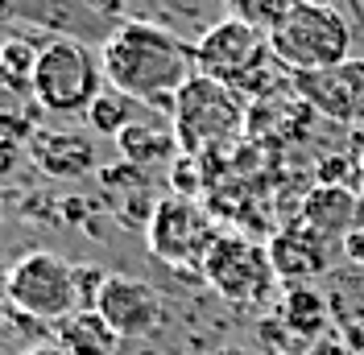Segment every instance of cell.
<instances>
[{
  "label": "cell",
  "mask_w": 364,
  "mask_h": 355,
  "mask_svg": "<svg viewBox=\"0 0 364 355\" xmlns=\"http://www.w3.org/2000/svg\"><path fill=\"white\" fill-rule=\"evenodd\" d=\"M100 62L108 87L133 95L136 104L161 116H174L182 83L195 75V45H186L174 29L158 21L124 17L100 45Z\"/></svg>",
  "instance_id": "6da1fadb"
},
{
  "label": "cell",
  "mask_w": 364,
  "mask_h": 355,
  "mask_svg": "<svg viewBox=\"0 0 364 355\" xmlns=\"http://www.w3.org/2000/svg\"><path fill=\"white\" fill-rule=\"evenodd\" d=\"M108 87L100 50H91L79 38H50L38 50L29 91L38 108L50 116H87L91 99Z\"/></svg>",
  "instance_id": "7a4b0ae2"
},
{
  "label": "cell",
  "mask_w": 364,
  "mask_h": 355,
  "mask_svg": "<svg viewBox=\"0 0 364 355\" xmlns=\"http://www.w3.org/2000/svg\"><path fill=\"white\" fill-rule=\"evenodd\" d=\"M273 62L302 75V70H323L336 67L348 58L352 50V29L340 17V9H323V4H302L294 0V9L286 13V21L269 33Z\"/></svg>",
  "instance_id": "3957f363"
},
{
  "label": "cell",
  "mask_w": 364,
  "mask_h": 355,
  "mask_svg": "<svg viewBox=\"0 0 364 355\" xmlns=\"http://www.w3.org/2000/svg\"><path fill=\"white\" fill-rule=\"evenodd\" d=\"M174 133H178L182 153H207L224 145L245 129V99L240 91L211 79V75H191L174 99Z\"/></svg>",
  "instance_id": "277c9868"
},
{
  "label": "cell",
  "mask_w": 364,
  "mask_h": 355,
  "mask_svg": "<svg viewBox=\"0 0 364 355\" xmlns=\"http://www.w3.org/2000/svg\"><path fill=\"white\" fill-rule=\"evenodd\" d=\"M9 306L38 322H63L70 310H79L75 265L50 248L25 252L17 265H9Z\"/></svg>",
  "instance_id": "5b68a950"
},
{
  "label": "cell",
  "mask_w": 364,
  "mask_h": 355,
  "mask_svg": "<svg viewBox=\"0 0 364 355\" xmlns=\"http://www.w3.org/2000/svg\"><path fill=\"white\" fill-rule=\"evenodd\" d=\"M273 50H269V33L252 29V25L236 21V17H224V21L207 25L195 42V70L199 75H211L228 87H245L252 75L269 67Z\"/></svg>",
  "instance_id": "8992f818"
},
{
  "label": "cell",
  "mask_w": 364,
  "mask_h": 355,
  "mask_svg": "<svg viewBox=\"0 0 364 355\" xmlns=\"http://www.w3.org/2000/svg\"><path fill=\"white\" fill-rule=\"evenodd\" d=\"M203 277L215 285V293H224L228 302H240V306L265 302L277 285V268L269 261V248H257L252 240L228 236V231H220V240L207 252Z\"/></svg>",
  "instance_id": "52a82bcc"
},
{
  "label": "cell",
  "mask_w": 364,
  "mask_h": 355,
  "mask_svg": "<svg viewBox=\"0 0 364 355\" xmlns=\"http://www.w3.org/2000/svg\"><path fill=\"white\" fill-rule=\"evenodd\" d=\"M149 248H154V256L166 261V265H203L211 244L220 240V231H215V223L207 219L203 211L195 207V199H161L154 211H149Z\"/></svg>",
  "instance_id": "ba28073f"
},
{
  "label": "cell",
  "mask_w": 364,
  "mask_h": 355,
  "mask_svg": "<svg viewBox=\"0 0 364 355\" xmlns=\"http://www.w3.org/2000/svg\"><path fill=\"white\" fill-rule=\"evenodd\" d=\"M298 99L340 124H364V58H343L336 67L290 75Z\"/></svg>",
  "instance_id": "9c48e42d"
},
{
  "label": "cell",
  "mask_w": 364,
  "mask_h": 355,
  "mask_svg": "<svg viewBox=\"0 0 364 355\" xmlns=\"http://www.w3.org/2000/svg\"><path fill=\"white\" fill-rule=\"evenodd\" d=\"M95 310L108 318V327L120 339H141V334H149L161 322V297H158V289L149 281H141V277L108 273Z\"/></svg>",
  "instance_id": "30bf717a"
},
{
  "label": "cell",
  "mask_w": 364,
  "mask_h": 355,
  "mask_svg": "<svg viewBox=\"0 0 364 355\" xmlns=\"http://www.w3.org/2000/svg\"><path fill=\"white\" fill-rule=\"evenodd\" d=\"M17 21L42 25L54 38H79V42L104 45L120 21H104L100 13H91L87 0H21L17 4Z\"/></svg>",
  "instance_id": "8fae6325"
},
{
  "label": "cell",
  "mask_w": 364,
  "mask_h": 355,
  "mask_svg": "<svg viewBox=\"0 0 364 355\" xmlns=\"http://www.w3.org/2000/svg\"><path fill=\"white\" fill-rule=\"evenodd\" d=\"M327 244H331V236H323V231H315V227H306L298 219L294 227L277 231L269 240V261L277 268V277L298 285V281H306V277H315V273H323L331 265Z\"/></svg>",
  "instance_id": "7c38bea8"
},
{
  "label": "cell",
  "mask_w": 364,
  "mask_h": 355,
  "mask_svg": "<svg viewBox=\"0 0 364 355\" xmlns=\"http://www.w3.org/2000/svg\"><path fill=\"white\" fill-rule=\"evenodd\" d=\"M116 149H120L124 161H133V165H141V170L182 153L178 133H174V120H161V111H154V108H145V116H136L133 124L116 136Z\"/></svg>",
  "instance_id": "4fadbf2b"
},
{
  "label": "cell",
  "mask_w": 364,
  "mask_h": 355,
  "mask_svg": "<svg viewBox=\"0 0 364 355\" xmlns=\"http://www.w3.org/2000/svg\"><path fill=\"white\" fill-rule=\"evenodd\" d=\"M29 157L46 178H83L95 170V149L87 136L75 133H38L29 136Z\"/></svg>",
  "instance_id": "5bb4252c"
},
{
  "label": "cell",
  "mask_w": 364,
  "mask_h": 355,
  "mask_svg": "<svg viewBox=\"0 0 364 355\" xmlns=\"http://www.w3.org/2000/svg\"><path fill=\"white\" fill-rule=\"evenodd\" d=\"M360 219V195L356 186H315L302 199V223L331 240H343Z\"/></svg>",
  "instance_id": "9a60e30c"
},
{
  "label": "cell",
  "mask_w": 364,
  "mask_h": 355,
  "mask_svg": "<svg viewBox=\"0 0 364 355\" xmlns=\"http://www.w3.org/2000/svg\"><path fill=\"white\" fill-rule=\"evenodd\" d=\"M58 331V347H67L70 355H116L120 334L108 327V318L100 310H70L63 322H54Z\"/></svg>",
  "instance_id": "2e32d148"
},
{
  "label": "cell",
  "mask_w": 364,
  "mask_h": 355,
  "mask_svg": "<svg viewBox=\"0 0 364 355\" xmlns=\"http://www.w3.org/2000/svg\"><path fill=\"white\" fill-rule=\"evenodd\" d=\"M277 318H282L286 331L298 334L302 343H315L318 334H327L331 306H327V297H323L315 285L298 281V285L286 289V297H282V314H277Z\"/></svg>",
  "instance_id": "e0dca14e"
},
{
  "label": "cell",
  "mask_w": 364,
  "mask_h": 355,
  "mask_svg": "<svg viewBox=\"0 0 364 355\" xmlns=\"http://www.w3.org/2000/svg\"><path fill=\"white\" fill-rule=\"evenodd\" d=\"M141 108H145V104H136L133 95H124V91H116V87H104L95 99H91L87 124L100 136H120L136 120V111Z\"/></svg>",
  "instance_id": "ac0fdd59"
},
{
  "label": "cell",
  "mask_w": 364,
  "mask_h": 355,
  "mask_svg": "<svg viewBox=\"0 0 364 355\" xmlns=\"http://www.w3.org/2000/svg\"><path fill=\"white\" fill-rule=\"evenodd\" d=\"M38 50H42V45H33L29 38H9V42H0V83L9 91H29Z\"/></svg>",
  "instance_id": "d6986e66"
},
{
  "label": "cell",
  "mask_w": 364,
  "mask_h": 355,
  "mask_svg": "<svg viewBox=\"0 0 364 355\" xmlns=\"http://www.w3.org/2000/svg\"><path fill=\"white\" fill-rule=\"evenodd\" d=\"M224 9H228V17L252 25L261 33H273L277 25L286 21V13L294 9V0H224Z\"/></svg>",
  "instance_id": "ffe728a7"
},
{
  "label": "cell",
  "mask_w": 364,
  "mask_h": 355,
  "mask_svg": "<svg viewBox=\"0 0 364 355\" xmlns=\"http://www.w3.org/2000/svg\"><path fill=\"white\" fill-rule=\"evenodd\" d=\"M170 186L178 190L182 199H191V195L203 186V161H199L195 153H178L174 165H170Z\"/></svg>",
  "instance_id": "44dd1931"
},
{
  "label": "cell",
  "mask_w": 364,
  "mask_h": 355,
  "mask_svg": "<svg viewBox=\"0 0 364 355\" xmlns=\"http://www.w3.org/2000/svg\"><path fill=\"white\" fill-rule=\"evenodd\" d=\"M104 281H108V273L100 265H75V297H79V310H95Z\"/></svg>",
  "instance_id": "7402d4cb"
},
{
  "label": "cell",
  "mask_w": 364,
  "mask_h": 355,
  "mask_svg": "<svg viewBox=\"0 0 364 355\" xmlns=\"http://www.w3.org/2000/svg\"><path fill=\"white\" fill-rule=\"evenodd\" d=\"M348 174H352V161L348 157H323L318 161V186H348Z\"/></svg>",
  "instance_id": "603a6c76"
},
{
  "label": "cell",
  "mask_w": 364,
  "mask_h": 355,
  "mask_svg": "<svg viewBox=\"0 0 364 355\" xmlns=\"http://www.w3.org/2000/svg\"><path fill=\"white\" fill-rule=\"evenodd\" d=\"M17 165H21V141L0 133V178H13Z\"/></svg>",
  "instance_id": "cb8c5ba5"
},
{
  "label": "cell",
  "mask_w": 364,
  "mask_h": 355,
  "mask_svg": "<svg viewBox=\"0 0 364 355\" xmlns=\"http://www.w3.org/2000/svg\"><path fill=\"white\" fill-rule=\"evenodd\" d=\"M343 343H348V351L352 355H364V314H356V318H343Z\"/></svg>",
  "instance_id": "d4e9b609"
},
{
  "label": "cell",
  "mask_w": 364,
  "mask_h": 355,
  "mask_svg": "<svg viewBox=\"0 0 364 355\" xmlns=\"http://www.w3.org/2000/svg\"><path fill=\"white\" fill-rule=\"evenodd\" d=\"M306 355H352V351H348L343 334H318L315 343L306 347Z\"/></svg>",
  "instance_id": "484cf974"
},
{
  "label": "cell",
  "mask_w": 364,
  "mask_h": 355,
  "mask_svg": "<svg viewBox=\"0 0 364 355\" xmlns=\"http://www.w3.org/2000/svg\"><path fill=\"white\" fill-rule=\"evenodd\" d=\"M340 248H343V256H348L352 265H364V227H352V231L340 240Z\"/></svg>",
  "instance_id": "4316f807"
},
{
  "label": "cell",
  "mask_w": 364,
  "mask_h": 355,
  "mask_svg": "<svg viewBox=\"0 0 364 355\" xmlns=\"http://www.w3.org/2000/svg\"><path fill=\"white\" fill-rule=\"evenodd\" d=\"M91 13H100L104 21H124V9H129V0H87Z\"/></svg>",
  "instance_id": "83f0119b"
},
{
  "label": "cell",
  "mask_w": 364,
  "mask_h": 355,
  "mask_svg": "<svg viewBox=\"0 0 364 355\" xmlns=\"http://www.w3.org/2000/svg\"><path fill=\"white\" fill-rule=\"evenodd\" d=\"M63 215H67V223H79V215H87V202H79V199L63 202Z\"/></svg>",
  "instance_id": "f1b7e54d"
},
{
  "label": "cell",
  "mask_w": 364,
  "mask_h": 355,
  "mask_svg": "<svg viewBox=\"0 0 364 355\" xmlns=\"http://www.w3.org/2000/svg\"><path fill=\"white\" fill-rule=\"evenodd\" d=\"M21 355H70L67 347H58V343H33L29 351H21Z\"/></svg>",
  "instance_id": "f546056e"
},
{
  "label": "cell",
  "mask_w": 364,
  "mask_h": 355,
  "mask_svg": "<svg viewBox=\"0 0 364 355\" xmlns=\"http://www.w3.org/2000/svg\"><path fill=\"white\" fill-rule=\"evenodd\" d=\"M17 4L21 0H0V21H17Z\"/></svg>",
  "instance_id": "4dcf8cb0"
},
{
  "label": "cell",
  "mask_w": 364,
  "mask_h": 355,
  "mask_svg": "<svg viewBox=\"0 0 364 355\" xmlns=\"http://www.w3.org/2000/svg\"><path fill=\"white\" fill-rule=\"evenodd\" d=\"M0 327H13V306L9 302H0Z\"/></svg>",
  "instance_id": "1f68e13d"
},
{
  "label": "cell",
  "mask_w": 364,
  "mask_h": 355,
  "mask_svg": "<svg viewBox=\"0 0 364 355\" xmlns=\"http://www.w3.org/2000/svg\"><path fill=\"white\" fill-rule=\"evenodd\" d=\"M0 302H9V268L0 265Z\"/></svg>",
  "instance_id": "d6a6232c"
},
{
  "label": "cell",
  "mask_w": 364,
  "mask_h": 355,
  "mask_svg": "<svg viewBox=\"0 0 364 355\" xmlns=\"http://www.w3.org/2000/svg\"><path fill=\"white\" fill-rule=\"evenodd\" d=\"M356 195H360V215H364V153H360V186H356Z\"/></svg>",
  "instance_id": "836d02e7"
},
{
  "label": "cell",
  "mask_w": 364,
  "mask_h": 355,
  "mask_svg": "<svg viewBox=\"0 0 364 355\" xmlns=\"http://www.w3.org/2000/svg\"><path fill=\"white\" fill-rule=\"evenodd\" d=\"M302 4H323V9H336L340 0H302Z\"/></svg>",
  "instance_id": "e575fe53"
},
{
  "label": "cell",
  "mask_w": 364,
  "mask_h": 355,
  "mask_svg": "<svg viewBox=\"0 0 364 355\" xmlns=\"http://www.w3.org/2000/svg\"><path fill=\"white\" fill-rule=\"evenodd\" d=\"M220 355H245V351H220Z\"/></svg>",
  "instance_id": "d590c367"
},
{
  "label": "cell",
  "mask_w": 364,
  "mask_h": 355,
  "mask_svg": "<svg viewBox=\"0 0 364 355\" xmlns=\"http://www.w3.org/2000/svg\"><path fill=\"white\" fill-rule=\"evenodd\" d=\"M0 215H4V199H0Z\"/></svg>",
  "instance_id": "8d00e7d4"
},
{
  "label": "cell",
  "mask_w": 364,
  "mask_h": 355,
  "mask_svg": "<svg viewBox=\"0 0 364 355\" xmlns=\"http://www.w3.org/2000/svg\"><path fill=\"white\" fill-rule=\"evenodd\" d=\"M0 355H4V351H0Z\"/></svg>",
  "instance_id": "74e56055"
}]
</instances>
